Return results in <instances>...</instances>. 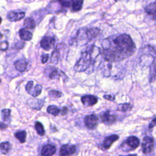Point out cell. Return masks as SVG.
Returning <instances> with one entry per match:
<instances>
[{
	"label": "cell",
	"instance_id": "obj_1",
	"mask_svg": "<svg viewBox=\"0 0 156 156\" xmlns=\"http://www.w3.org/2000/svg\"><path fill=\"white\" fill-rule=\"evenodd\" d=\"M102 46V57L109 62L122 61L133 55L136 49L131 37L126 34L105 38Z\"/></svg>",
	"mask_w": 156,
	"mask_h": 156
},
{
	"label": "cell",
	"instance_id": "obj_2",
	"mask_svg": "<svg viewBox=\"0 0 156 156\" xmlns=\"http://www.w3.org/2000/svg\"><path fill=\"white\" fill-rule=\"evenodd\" d=\"M94 46H91L90 48L82 53L81 57L74 66V70L77 72L85 71L91 65L93 59V52Z\"/></svg>",
	"mask_w": 156,
	"mask_h": 156
},
{
	"label": "cell",
	"instance_id": "obj_3",
	"mask_svg": "<svg viewBox=\"0 0 156 156\" xmlns=\"http://www.w3.org/2000/svg\"><path fill=\"white\" fill-rule=\"evenodd\" d=\"M44 72L51 79H59L61 77L67 78L66 74L62 70L55 67L48 66L45 69Z\"/></svg>",
	"mask_w": 156,
	"mask_h": 156
},
{
	"label": "cell",
	"instance_id": "obj_4",
	"mask_svg": "<svg viewBox=\"0 0 156 156\" xmlns=\"http://www.w3.org/2000/svg\"><path fill=\"white\" fill-rule=\"evenodd\" d=\"M154 147V140L152 137L149 136H145L141 143L142 151L144 154L151 153Z\"/></svg>",
	"mask_w": 156,
	"mask_h": 156
},
{
	"label": "cell",
	"instance_id": "obj_5",
	"mask_svg": "<svg viewBox=\"0 0 156 156\" xmlns=\"http://www.w3.org/2000/svg\"><path fill=\"white\" fill-rule=\"evenodd\" d=\"M101 121L106 125H111L116 121V116L111 113L110 111L107 110L100 115Z\"/></svg>",
	"mask_w": 156,
	"mask_h": 156
},
{
	"label": "cell",
	"instance_id": "obj_6",
	"mask_svg": "<svg viewBox=\"0 0 156 156\" xmlns=\"http://www.w3.org/2000/svg\"><path fill=\"white\" fill-rule=\"evenodd\" d=\"M84 123L89 129H94L96 127L98 124V118L95 114H91L87 115L84 118Z\"/></svg>",
	"mask_w": 156,
	"mask_h": 156
},
{
	"label": "cell",
	"instance_id": "obj_7",
	"mask_svg": "<svg viewBox=\"0 0 156 156\" xmlns=\"http://www.w3.org/2000/svg\"><path fill=\"white\" fill-rule=\"evenodd\" d=\"M76 152V147L74 145L66 144L62 145L59 150L60 156H70Z\"/></svg>",
	"mask_w": 156,
	"mask_h": 156
},
{
	"label": "cell",
	"instance_id": "obj_8",
	"mask_svg": "<svg viewBox=\"0 0 156 156\" xmlns=\"http://www.w3.org/2000/svg\"><path fill=\"white\" fill-rule=\"evenodd\" d=\"M55 44V39L54 37L49 36H44L42 38L40 41V46L41 47L46 50L49 51L52 49Z\"/></svg>",
	"mask_w": 156,
	"mask_h": 156
},
{
	"label": "cell",
	"instance_id": "obj_9",
	"mask_svg": "<svg viewBox=\"0 0 156 156\" xmlns=\"http://www.w3.org/2000/svg\"><path fill=\"white\" fill-rule=\"evenodd\" d=\"M98 98L94 95L88 94L81 97V102L85 107H90L98 102Z\"/></svg>",
	"mask_w": 156,
	"mask_h": 156
},
{
	"label": "cell",
	"instance_id": "obj_10",
	"mask_svg": "<svg viewBox=\"0 0 156 156\" xmlns=\"http://www.w3.org/2000/svg\"><path fill=\"white\" fill-rule=\"evenodd\" d=\"M56 147L51 144H46L44 145L41 150V156H52L56 152Z\"/></svg>",
	"mask_w": 156,
	"mask_h": 156
},
{
	"label": "cell",
	"instance_id": "obj_11",
	"mask_svg": "<svg viewBox=\"0 0 156 156\" xmlns=\"http://www.w3.org/2000/svg\"><path fill=\"white\" fill-rule=\"evenodd\" d=\"M130 147V150H135L140 145V140L135 136H130L127 137L124 142Z\"/></svg>",
	"mask_w": 156,
	"mask_h": 156
},
{
	"label": "cell",
	"instance_id": "obj_12",
	"mask_svg": "<svg viewBox=\"0 0 156 156\" xmlns=\"http://www.w3.org/2000/svg\"><path fill=\"white\" fill-rule=\"evenodd\" d=\"M119 139V136L116 134L106 136L102 143V147L104 149H108L113 143Z\"/></svg>",
	"mask_w": 156,
	"mask_h": 156
},
{
	"label": "cell",
	"instance_id": "obj_13",
	"mask_svg": "<svg viewBox=\"0 0 156 156\" xmlns=\"http://www.w3.org/2000/svg\"><path fill=\"white\" fill-rule=\"evenodd\" d=\"M27 103L30 108L35 110H40L44 105V101L42 99L31 98L28 99Z\"/></svg>",
	"mask_w": 156,
	"mask_h": 156
},
{
	"label": "cell",
	"instance_id": "obj_14",
	"mask_svg": "<svg viewBox=\"0 0 156 156\" xmlns=\"http://www.w3.org/2000/svg\"><path fill=\"white\" fill-rule=\"evenodd\" d=\"M24 12L10 11L7 13V18L10 21H17L23 19L24 17Z\"/></svg>",
	"mask_w": 156,
	"mask_h": 156
},
{
	"label": "cell",
	"instance_id": "obj_15",
	"mask_svg": "<svg viewBox=\"0 0 156 156\" xmlns=\"http://www.w3.org/2000/svg\"><path fill=\"white\" fill-rule=\"evenodd\" d=\"M28 62L25 59H20L14 63V66L16 70L20 72H24L27 68Z\"/></svg>",
	"mask_w": 156,
	"mask_h": 156
},
{
	"label": "cell",
	"instance_id": "obj_16",
	"mask_svg": "<svg viewBox=\"0 0 156 156\" xmlns=\"http://www.w3.org/2000/svg\"><path fill=\"white\" fill-rule=\"evenodd\" d=\"M19 35L20 38L24 41H29L32 38V33L24 28H22L19 30Z\"/></svg>",
	"mask_w": 156,
	"mask_h": 156
},
{
	"label": "cell",
	"instance_id": "obj_17",
	"mask_svg": "<svg viewBox=\"0 0 156 156\" xmlns=\"http://www.w3.org/2000/svg\"><path fill=\"white\" fill-rule=\"evenodd\" d=\"M99 32H100L99 29L97 27H93V28L87 29L85 31V34H87L88 38L91 40L92 38H96L99 34Z\"/></svg>",
	"mask_w": 156,
	"mask_h": 156
},
{
	"label": "cell",
	"instance_id": "obj_18",
	"mask_svg": "<svg viewBox=\"0 0 156 156\" xmlns=\"http://www.w3.org/2000/svg\"><path fill=\"white\" fill-rule=\"evenodd\" d=\"M26 132L25 130H18L14 133L15 138L21 143H24L26 140Z\"/></svg>",
	"mask_w": 156,
	"mask_h": 156
},
{
	"label": "cell",
	"instance_id": "obj_19",
	"mask_svg": "<svg viewBox=\"0 0 156 156\" xmlns=\"http://www.w3.org/2000/svg\"><path fill=\"white\" fill-rule=\"evenodd\" d=\"M12 149V144L9 141L0 143V151L3 154H7Z\"/></svg>",
	"mask_w": 156,
	"mask_h": 156
},
{
	"label": "cell",
	"instance_id": "obj_20",
	"mask_svg": "<svg viewBox=\"0 0 156 156\" xmlns=\"http://www.w3.org/2000/svg\"><path fill=\"white\" fill-rule=\"evenodd\" d=\"M11 110L9 108H5L1 110V118L2 120L7 122H10L11 120Z\"/></svg>",
	"mask_w": 156,
	"mask_h": 156
},
{
	"label": "cell",
	"instance_id": "obj_21",
	"mask_svg": "<svg viewBox=\"0 0 156 156\" xmlns=\"http://www.w3.org/2000/svg\"><path fill=\"white\" fill-rule=\"evenodd\" d=\"M145 11L146 12L151 15L153 16L154 20L155 19V2H154L152 3L149 4L147 6L145 7Z\"/></svg>",
	"mask_w": 156,
	"mask_h": 156
},
{
	"label": "cell",
	"instance_id": "obj_22",
	"mask_svg": "<svg viewBox=\"0 0 156 156\" xmlns=\"http://www.w3.org/2000/svg\"><path fill=\"white\" fill-rule=\"evenodd\" d=\"M24 26L29 29H34L36 27V24L32 18H26L24 21Z\"/></svg>",
	"mask_w": 156,
	"mask_h": 156
},
{
	"label": "cell",
	"instance_id": "obj_23",
	"mask_svg": "<svg viewBox=\"0 0 156 156\" xmlns=\"http://www.w3.org/2000/svg\"><path fill=\"white\" fill-rule=\"evenodd\" d=\"M83 0H73L72 10L74 12H77L82 9Z\"/></svg>",
	"mask_w": 156,
	"mask_h": 156
},
{
	"label": "cell",
	"instance_id": "obj_24",
	"mask_svg": "<svg viewBox=\"0 0 156 156\" xmlns=\"http://www.w3.org/2000/svg\"><path fill=\"white\" fill-rule=\"evenodd\" d=\"M132 108V105L130 103H123L120 104L117 107V110L122 112L130 111Z\"/></svg>",
	"mask_w": 156,
	"mask_h": 156
},
{
	"label": "cell",
	"instance_id": "obj_25",
	"mask_svg": "<svg viewBox=\"0 0 156 156\" xmlns=\"http://www.w3.org/2000/svg\"><path fill=\"white\" fill-rule=\"evenodd\" d=\"M35 129L37 133L40 136H44L45 135V130L44 129L43 124L39 122L36 121L35 123Z\"/></svg>",
	"mask_w": 156,
	"mask_h": 156
},
{
	"label": "cell",
	"instance_id": "obj_26",
	"mask_svg": "<svg viewBox=\"0 0 156 156\" xmlns=\"http://www.w3.org/2000/svg\"><path fill=\"white\" fill-rule=\"evenodd\" d=\"M59 57H60V53H59V51H58L57 46V48L54 49V51H53V52L52 53L51 62L53 63L56 64L58 62Z\"/></svg>",
	"mask_w": 156,
	"mask_h": 156
},
{
	"label": "cell",
	"instance_id": "obj_27",
	"mask_svg": "<svg viewBox=\"0 0 156 156\" xmlns=\"http://www.w3.org/2000/svg\"><path fill=\"white\" fill-rule=\"evenodd\" d=\"M47 112L53 116H57L60 112V109L55 105H49L47 107Z\"/></svg>",
	"mask_w": 156,
	"mask_h": 156
},
{
	"label": "cell",
	"instance_id": "obj_28",
	"mask_svg": "<svg viewBox=\"0 0 156 156\" xmlns=\"http://www.w3.org/2000/svg\"><path fill=\"white\" fill-rule=\"evenodd\" d=\"M41 90H42V86L40 84H37L34 87V90H32V91H31L29 94H30L33 97H37L39 94H40V93H41Z\"/></svg>",
	"mask_w": 156,
	"mask_h": 156
},
{
	"label": "cell",
	"instance_id": "obj_29",
	"mask_svg": "<svg viewBox=\"0 0 156 156\" xmlns=\"http://www.w3.org/2000/svg\"><path fill=\"white\" fill-rule=\"evenodd\" d=\"M150 82H154L155 79V60L153 61L152 66H151V75H150Z\"/></svg>",
	"mask_w": 156,
	"mask_h": 156
},
{
	"label": "cell",
	"instance_id": "obj_30",
	"mask_svg": "<svg viewBox=\"0 0 156 156\" xmlns=\"http://www.w3.org/2000/svg\"><path fill=\"white\" fill-rule=\"evenodd\" d=\"M62 93L59 91H57V90H50L49 91V96L52 98H54V99H57V98H59L62 96Z\"/></svg>",
	"mask_w": 156,
	"mask_h": 156
},
{
	"label": "cell",
	"instance_id": "obj_31",
	"mask_svg": "<svg viewBox=\"0 0 156 156\" xmlns=\"http://www.w3.org/2000/svg\"><path fill=\"white\" fill-rule=\"evenodd\" d=\"M59 3L63 7H69L72 5L73 0H58Z\"/></svg>",
	"mask_w": 156,
	"mask_h": 156
},
{
	"label": "cell",
	"instance_id": "obj_32",
	"mask_svg": "<svg viewBox=\"0 0 156 156\" xmlns=\"http://www.w3.org/2000/svg\"><path fill=\"white\" fill-rule=\"evenodd\" d=\"M9 47V43L6 41H1L0 42V51H5L8 49Z\"/></svg>",
	"mask_w": 156,
	"mask_h": 156
},
{
	"label": "cell",
	"instance_id": "obj_33",
	"mask_svg": "<svg viewBox=\"0 0 156 156\" xmlns=\"http://www.w3.org/2000/svg\"><path fill=\"white\" fill-rule=\"evenodd\" d=\"M33 85H34V82L30 80V81H29L27 82V83L26 84V91L29 94V93L30 92V91L32 90V87H33Z\"/></svg>",
	"mask_w": 156,
	"mask_h": 156
},
{
	"label": "cell",
	"instance_id": "obj_34",
	"mask_svg": "<svg viewBox=\"0 0 156 156\" xmlns=\"http://www.w3.org/2000/svg\"><path fill=\"white\" fill-rule=\"evenodd\" d=\"M49 58V55L48 54H44L41 57V61L42 63H45L48 62Z\"/></svg>",
	"mask_w": 156,
	"mask_h": 156
},
{
	"label": "cell",
	"instance_id": "obj_35",
	"mask_svg": "<svg viewBox=\"0 0 156 156\" xmlns=\"http://www.w3.org/2000/svg\"><path fill=\"white\" fill-rule=\"evenodd\" d=\"M24 42H21V41H18V43H16L15 44V47L16 48L18 49H22L24 46Z\"/></svg>",
	"mask_w": 156,
	"mask_h": 156
},
{
	"label": "cell",
	"instance_id": "obj_36",
	"mask_svg": "<svg viewBox=\"0 0 156 156\" xmlns=\"http://www.w3.org/2000/svg\"><path fill=\"white\" fill-rule=\"evenodd\" d=\"M104 98L107 99V100H108V101H114L115 100V96H112V95H110V94H105L104 96Z\"/></svg>",
	"mask_w": 156,
	"mask_h": 156
},
{
	"label": "cell",
	"instance_id": "obj_37",
	"mask_svg": "<svg viewBox=\"0 0 156 156\" xmlns=\"http://www.w3.org/2000/svg\"><path fill=\"white\" fill-rule=\"evenodd\" d=\"M155 126V118H154L152 120V121L149 123L148 127H149V129H152V128H153Z\"/></svg>",
	"mask_w": 156,
	"mask_h": 156
},
{
	"label": "cell",
	"instance_id": "obj_38",
	"mask_svg": "<svg viewBox=\"0 0 156 156\" xmlns=\"http://www.w3.org/2000/svg\"><path fill=\"white\" fill-rule=\"evenodd\" d=\"M68 111V108L66 107H63L61 110H60V112H61L62 115H66Z\"/></svg>",
	"mask_w": 156,
	"mask_h": 156
},
{
	"label": "cell",
	"instance_id": "obj_39",
	"mask_svg": "<svg viewBox=\"0 0 156 156\" xmlns=\"http://www.w3.org/2000/svg\"><path fill=\"white\" fill-rule=\"evenodd\" d=\"M7 127H8V126L7 124L0 121V129L4 130V129H5L6 128H7Z\"/></svg>",
	"mask_w": 156,
	"mask_h": 156
},
{
	"label": "cell",
	"instance_id": "obj_40",
	"mask_svg": "<svg viewBox=\"0 0 156 156\" xmlns=\"http://www.w3.org/2000/svg\"><path fill=\"white\" fill-rule=\"evenodd\" d=\"M119 156H123V155H119ZM126 156H137V155L136 154H130V155H128Z\"/></svg>",
	"mask_w": 156,
	"mask_h": 156
},
{
	"label": "cell",
	"instance_id": "obj_41",
	"mask_svg": "<svg viewBox=\"0 0 156 156\" xmlns=\"http://www.w3.org/2000/svg\"><path fill=\"white\" fill-rule=\"evenodd\" d=\"M2 38V34L0 32V40H1Z\"/></svg>",
	"mask_w": 156,
	"mask_h": 156
},
{
	"label": "cell",
	"instance_id": "obj_42",
	"mask_svg": "<svg viewBox=\"0 0 156 156\" xmlns=\"http://www.w3.org/2000/svg\"><path fill=\"white\" fill-rule=\"evenodd\" d=\"M1 22H2V19H1V18L0 17V24L1 23Z\"/></svg>",
	"mask_w": 156,
	"mask_h": 156
},
{
	"label": "cell",
	"instance_id": "obj_43",
	"mask_svg": "<svg viewBox=\"0 0 156 156\" xmlns=\"http://www.w3.org/2000/svg\"><path fill=\"white\" fill-rule=\"evenodd\" d=\"M1 80L0 79V83H1Z\"/></svg>",
	"mask_w": 156,
	"mask_h": 156
}]
</instances>
